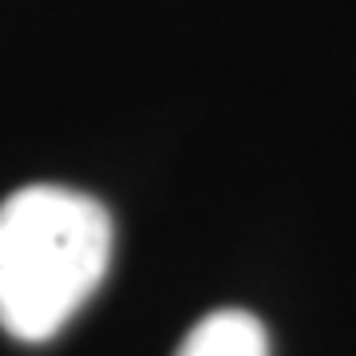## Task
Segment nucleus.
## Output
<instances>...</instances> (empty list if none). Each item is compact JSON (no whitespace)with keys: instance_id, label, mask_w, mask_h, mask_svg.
Segmentation results:
<instances>
[{"instance_id":"2","label":"nucleus","mask_w":356,"mask_h":356,"mask_svg":"<svg viewBox=\"0 0 356 356\" xmlns=\"http://www.w3.org/2000/svg\"><path fill=\"white\" fill-rule=\"evenodd\" d=\"M175 356H269V337L254 313L218 309L186 332Z\"/></svg>"},{"instance_id":"1","label":"nucleus","mask_w":356,"mask_h":356,"mask_svg":"<svg viewBox=\"0 0 356 356\" xmlns=\"http://www.w3.org/2000/svg\"><path fill=\"white\" fill-rule=\"evenodd\" d=\"M111 214L91 194L32 182L0 202V329L48 341L99 289Z\"/></svg>"}]
</instances>
